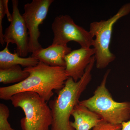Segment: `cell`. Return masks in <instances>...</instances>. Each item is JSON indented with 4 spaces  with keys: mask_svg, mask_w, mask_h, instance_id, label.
<instances>
[{
    "mask_svg": "<svg viewBox=\"0 0 130 130\" xmlns=\"http://www.w3.org/2000/svg\"><path fill=\"white\" fill-rule=\"evenodd\" d=\"M24 70L29 73V76L19 83L1 87V99L9 101L17 93L30 91L47 102L54 95V90H60L68 78L65 67L50 66L40 61L36 66Z\"/></svg>",
    "mask_w": 130,
    "mask_h": 130,
    "instance_id": "6da1fadb",
    "label": "cell"
},
{
    "mask_svg": "<svg viewBox=\"0 0 130 130\" xmlns=\"http://www.w3.org/2000/svg\"><path fill=\"white\" fill-rule=\"evenodd\" d=\"M95 63L94 56L83 77L77 81L68 77L58 95L50 101L53 119L51 130H75L71 125L70 116L74 107L79 104L81 94L91 81V72Z\"/></svg>",
    "mask_w": 130,
    "mask_h": 130,
    "instance_id": "7a4b0ae2",
    "label": "cell"
},
{
    "mask_svg": "<svg viewBox=\"0 0 130 130\" xmlns=\"http://www.w3.org/2000/svg\"><path fill=\"white\" fill-rule=\"evenodd\" d=\"M110 72V70H107L94 95L88 99L79 101V105L95 112L108 123L121 124L130 119V102H118L113 100L106 87Z\"/></svg>",
    "mask_w": 130,
    "mask_h": 130,
    "instance_id": "3957f363",
    "label": "cell"
},
{
    "mask_svg": "<svg viewBox=\"0 0 130 130\" xmlns=\"http://www.w3.org/2000/svg\"><path fill=\"white\" fill-rule=\"evenodd\" d=\"M10 100L14 107L20 108L24 113L25 117L20 120L22 130H49L53 121L51 109L37 93H17Z\"/></svg>",
    "mask_w": 130,
    "mask_h": 130,
    "instance_id": "277c9868",
    "label": "cell"
},
{
    "mask_svg": "<svg viewBox=\"0 0 130 130\" xmlns=\"http://www.w3.org/2000/svg\"><path fill=\"white\" fill-rule=\"evenodd\" d=\"M130 13V3H128L123 5L110 18L91 23L89 31L95 37L92 46L95 51L96 66L98 69H104L116 59L115 55L110 50L113 26L119 20Z\"/></svg>",
    "mask_w": 130,
    "mask_h": 130,
    "instance_id": "5b68a950",
    "label": "cell"
},
{
    "mask_svg": "<svg viewBox=\"0 0 130 130\" xmlns=\"http://www.w3.org/2000/svg\"><path fill=\"white\" fill-rule=\"evenodd\" d=\"M51 28L54 35L52 44L67 45L69 42L73 41L78 43L81 47L93 46L94 37L89 31L76 24L69 15L56 16Z\"/></svg>",
    "mask_w": 130,
    "mask_h": 130,
    "instance_id": "8992f818",
    "label": "cell"
},
{
    "mask_svg": "<svg viewBox=\"0 0 130 130\" xmlns=\"http://www.w3.org/2000/svg\"><path fill=\"white\" fill-rule=\"evenodd\" d=\"M53 0H32L24 6L23 18L29 33V51L33 53L42 48L38 39L41 32L39 26L46 18L49 9Z\"/></svg>",
    "mask_w": 130,
    "mask_h": 130,
    "instance_id": "52a82bcc",
    "label": "cell"
},
{
    "mask_svg": "<svg viewBox=\"0 0 130 130\" xmlns=\"http://www.w3.org/2000/svg\"><path fill=\"white\" fill-rule=\"evenodd\" d=\"M12 20L5 30L3 40L7 44H15V52L21 57L25 58L29 51V33L23 16L19 8L18 0L12 1Z\"/></svg>",
    "mask_w": 130,
    "mask_h": 130,
    "instance_id": "ba28073f",
    "label": "cell"
},
{
    "mask_svg": "<svg viewBox=\"0 0 130 130\" xmlns=\"http://www.w3.org/2000/svg\"><path fill=\"white\" fill-rule=\"evenodd\" d=\"M95 51L93 48H83L72 50L66 55L65 71L67 76L77 81L83 76Z\"/></svg>",
    "mask_w": 130,
    "mask_h": 130,
    "instance_id": "9c48e42d",
    "label": "cell"
},
{
    "mask_svg": "<svg viewBox=\"0 0 130 130\" xmlns=\"http://www.w3.org/2000/svg\"><path fill=\"white\" fill-rule=\"evenodd\" d=\"M72 51L68 45L51 44L46 48H42L32 53L31 56L50 66L65 68V56Z\"/></svg>",
    "mask_w": 130,
    "mask_h": 130,
    "instance_id": "30bf717a",
    "label": "cell"
},
{
    "mask_svg": "<svg viewBox=\"0 0 130 130\" xmlns=\"http://www.w3.org/2000/svg\"><path fill=\"white\" fill-rule=\"evenodd\" d=\"M71 116L74 121H71V125L75 130H90L103 120L98 114L79 104L74 107Z\"/></svg>",
    "mask_w": 130,
    "mask_h": 130,
    "instance_id": "8fae6325",
    "label": "cell"
},
{
    "mask_svg": "<svg viewBox=\"0 0 130 130\" xmlns=\"http://www.w3.org/2000/svg\"><path fill=\"white\" fill-rule=\"evenodd\" d=\"M8 45L7 44L5 48L0 51V69H7L17 65L25 68L32 67L36 66L40 62L31 56L23 58L16 52L12 53L8 49Z\"/></svg>",
    "mask_w": 130,
    "mask_h": 130,
    "instance_id": "7c38bea8",
    "label": "cell"
},
{
    "mask_svg": "<svg viewBox=\"0 0 130 130\" xmlns=\"http://www.w3.org/2000/svg\"><path fill=\"white\" fill-rule=\"evenodd\" d=\"M29 74L20 66H14L7 69H0V82L4 84L19 83L25 80Z\"/></svg>",
    "mask_w": 130,
    "mask_h": 130,
    "instance_id": "4fadbf2b",
    "label": "cell"
},
{
    "mask_svg": "<svg viewBox=\"0 0 130 130\" xmlns=\"http://www.w3.org/2000/svg\"><path fill=\"white\" fill-rule=\"evenodd\" d=\"M8 0H0V43L2 46L5 44L3 40L4 33L3 29L2 21L5 15L7 16L8 20L11 22L12 20V14L9 12L8 7Z\"/></svg>",
    "mask_w": 130,
    "mask_h": 130,
    "instance_id": "5bb4252c",
    "label": "cell"
},
{
    "mask_svg": "<svg viewBox=\"0 0 130 130\" xmlns=\"http://www.w3.org/2000/svg\"><path fill=\"white\" fill-rule=\"evenodd\" d=\"M9 116L8 107L4 103H0V130H15L8 122Z\"/></svg>",
    "mask_w": 130,
    "mask_h": 130,
    "instance_id": "9a60e30c",
    "label": "cell"
},
{
    "mask_svg": "<svg viewBox=\"0 0 130 130\" xmlns=\"http://www.w3.org/2000/svg\"><path fill=\"white\" fill-rule=\"evenodd\" d=\"M121 128V124H113L102 120L92 130H120Z\"/></svg>",
    "mask_w": 130,
    "mask_h": 130,
    "instance_id": "2e32d148",
    "label": "cell"
},
{
    "mask_svg": "<svg viewBox=\"0 0 130 130\" xmlns=\"http://www.w3.org/2000/svg\"><path fill=\"white\" fill-rule=\"evenodd\" d=\"M121 130H130V120L121 124Z\"/></svg>",
    "mask_w": 130,
    "mask_h": 130,
    "instance_id": "e0dca14e",
    "label": "cell"
}]
</instances>
